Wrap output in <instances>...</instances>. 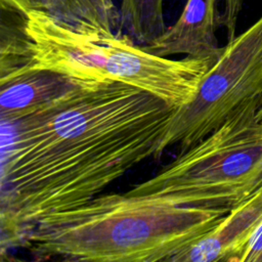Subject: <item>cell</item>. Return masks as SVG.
Segmentation results:
<instances>
[{
    "label": "cell",
    "instance_id": "obj_8",
    "mask_svg": "<svg viewBox=\"0 0 262 262\" xmlns=\"http://www.w3.org/2000/svg\"><path fill=\"white\" fill-rule=\"evenodd\" d=\"M81 85L70 77L45 70L28 71L0 81V121H17Z\"/></svg>",
    "mask_w": 262,
    "mask_h": 262
},
{
    "label": "cell",
    "instance_id": "obj_12",
    "mask_svg": "<svg viewBox=\"0 0 262 262\" xmlns=\"http://www.w3.org/2000/svg\"><path fill=\"white\" fill-rule=\"evenodd\" d=\"M239 262H262V223L245 247Z\"/></svg>",
    "mask_w": 262,
    "mask_h": 262
},
{
    "label": "cell",
    "instance_id": "obj_1",
    "mask_svg": "<svg viewBox=\"0 0 262 262\" xmlns=\"http://www.w3.org/2000/svg\"><path fill=\"white\" fill-rule=\"evenodd\" d=\"M175 107L135 86L81 84L14 122H1L2 250L44 216L86 204L157 159Z\"/></svg>",
    "mask_w": 262,
    "mask_h": 262
},
{
    "label": "cell",
    "instance_id": "obj_4",
    "mask_svg": "<svg viewBox=\"0 0 262 262\" xmlns=\"http://www.w3.org/2000/svg\"><path fill=\"white\" fill-rule=\"evenodd\" d=\"M258 105L219 127L128 194L181 207L229 212L262 185V123Z\"/></svg>",
    "mask_w": 262,
    "mask_h": 262
},
{
    "label": "cell",
    "instance_id": "obj_11",
    "mask_svg": "<svg viewBox=\"0 0 262 262\" xmlns=\"http://www.w3.org/2000/svg\"><path fill=\"white\" fill-rule=\"evenodd\" d=\"M243 1L244 0H223L221 26H223L226 30L228 41L232 40L236 36V23L243 7Z\"/></svg>",
    "mask_w": 262,
    "mask_h": 262
},
{
    "label": "cell",
    "instance_id": "obj_2",
    "mask_svg": "<svg viewBox=\"0 0 262 262\" xmlns=\"http://www.w3.org/2000/svg\"><path fill=\"white\" fill-rule=\"evenodd\" d=\"M228 212L181 207L125 193L44 216L16 246L36 260L169 262Z\"/></svg>",
    "mask_w": 262,
    "mask_h": 262
},
{
    "label": "cell",
    "instance_id": "obj_14",
    "mask_svg": "<svg viewBox=\"0 0 262 262\" xmlns=\"http://www.w3.org/2000/svg\"><path fill=\"white\" fill-rule=\"evenodd\" d=\"M257 119L261 122L262 121V103H261V105H260V107H259V110H258V112H257Z\"/></svg>",
    "mask_w": 262,
    "mask_h": 262
},
{
    "label": "cell",
    "instance_id": "obj_13",
    "mask_svg": "<svg viewBox=\"0 0 262 262\" xmlns=\"http://www.w3.org/2000/svg\"><path fill=\"white\" fill-rule=\"evenodd\" d=\"M1 7L10 8L18 11H26L31 8H41V0H0Z\"/></svg>",
    "mask_w": 262,
    "mask_h": 262
},
{
    "label": "cell",
    "instance_id": "obj_6",
    "mask_svg": "<svg viewBox=\"0 0 262 262\" xmlns=\"http://www.w3.org/2000/svg\"><path fill=\"white\" fill-rule=\"evenodd\" d=\"M261 223L262 185L169 262H239L245 247Z\"/></svg>",
    "mask_w": 262,
    "mask_h": 262
},
{
    "label": "cell",
    "instance_id": "obj_10",
    "mask_svg": "<svg viewBox=\"0 0 262 262\" xmlns=\"http://www.w3.org/2000/svg\"><path fill=\"white\" fill-rule=\"evenodd\" d=\"M120 28L134 41L144 45L151 43L168 28L163 0H122Z\"/></svg>",
    "mask_w": 262,
    "mask_h": 262
},
{
    "label": "cell",
    "instance_id": "obj_9",
    "mask_svg": "<svg viewBox=\"0 0 262 262\" xmlns=\"http://www.w3.org/2000/svg\"><path fill=\"white\" fill-rule=\"evenodd\" d=\"M41 4L55 18L82 32L110 36L120 24L113 0H41Z\"/></svg>",
    "mask_w": 262,
    "mask_h": 262
},
{
    "label": "cell",
    "instance_id": "obj_5",
    "mask_svg": "<svg viewBox=\"0 0 262 262\" xmlns=\"http://www.w3.org/2000/svg\"><path fill=\"white\" fill-rule=\"evenodd\" d=\"M262 103V16L228 41L203 78L194 97L173 113L159 143L157 159L170 145L182 152L227 118Z\"/></svg>",
    "mask_w": 262,
    "mask_h": 262
},
{
    "label": "cell",
    "instance_id": "obj_15",
    "mask_svg": "<svg viewBox=\"0 0 262 262\" xmlns=\"http://www.w3.org/2000/svg\"><path fill=\"white\" fill-rule=\"evenodd\" d=\"M261 123H262V121H261Z\"/></svg>",
    "mask_w": 262,
    "mask_h": 262
},
{
    "label": "cell",
    "instance_id": "obj_3",
    "mask_svg": "<svg viewBox=\"0 0 262 262\" xmlns=\"http://www.w3.org/2000/svg\"><path fill=\"white\" fill-rule=\"evenodd\" d=\"M21 15L16 47L18 70L10 77L45 70L66 75L80 84L119 81L178 108L194 97L215 62L188 56L181 59L159 56L136 45L127 34L104 36L82 32L41 8L21 11Z\"/></svg>",
    "mask_w": 262,
    "mask_h": 262
},
{
    "label": "cell",
    "instance_id": "obj_7",
    "mask_svg": "<svg viewBox=\"0 0 262 262\" xmlns=\"http://www.w3.org/2000/svg\"><path fill=\"white\" fill-rule=\"evenodd\" d=\"M217 4L218 0H187L177 21L143 48L164 57L184 54L216 61L223 50L216 38V31L221 26Z\"/></svg>",
    "mask_w": 262,
    "mask_h": 262
}]
</instances>
